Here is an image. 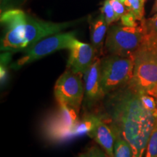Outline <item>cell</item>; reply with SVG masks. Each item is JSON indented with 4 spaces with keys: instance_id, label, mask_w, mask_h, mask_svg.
Instances as JSON below:
<instances>
[{
    "instance_id": "obj_1",
    "label": "cell",
    "mask_w": 157,
    "mask_h": 157,
    "mask_svg": "<svg viewBox=\"0 0 157 157\" xmlns=\"http://www.w3.org/2000/svg\"><path fill=\"white\" fill-rule=\"evenodd\" d=\"M130 145L132 157H143L156 118L143 105L139 92L130 84L105 95L104 114L100 116Z\"/></svg>"
},
{
    "instance_id": "obj_2",
    "label": "cell",
    "mask_w": 157,
    "mask_h": 157,
    "mask_svg": "<svg viewBox=\"0 0 157 157\" xmlns=\"http://www.w3.org/2000/svg\"><path fill=\"white\" fill-rule=\"evenodd\" d=\"M80 21L54 23L36 18L18 9L10 10L1 15L5 33L1 42V50H25L42 39L61 32Z\"/></svg>"
},
{
    "instance_id": "obj_3",
    "label": "cell",
    "mask_w": 157,
    "mask_h": 157,
    "mask_svg": "<svg viewBox=\"0 0 157 157\" xmlns=\"http://www.w3.org/2000/svg\"><path fill=\"white\" fill-rule=\"evenodd\" d=\"M132 57L134 69L129 84L139 93L151 95L157 87V44L145 38Z\"/></svg>"
},
{
    "instance_id": "obj_4",
    "label": "cell",
    "mask_w": 157,
    "mask_h": 157,
    "mask_svg": "<svg viewBox=\"0 0 157 157\" xmlns=\"http://www.w3.org/2000/svg\"><path fill=\"white\" fill-rule=\"evenodd\" d=\"M145 21L137 26H126L121 23L111 25L105 41V50L109 54L129 57L141 46L146 38Z\"/></svg>"
},
{
    "instance_id": "obj_5",
    "label": "cell",
    "mask_w": 157,
    "mask_h": 157,
    "mask_svg": "<svg viewBox=\"0 0 157 157\" xmlns=\"http://www.w3.org/2000/svg\"><path fill=\"white\" fill-rule=\"evenodd\" d=\"M133 57L109 54L101 59V85L105 95L130 83L133 76Z\"/></svg>"
},
{
    "instance_id": "obj_6",
    "label": "cell",
    "mask_w": 157,
    "mask_h": 157,
    "mask_svg": "<svg viewBox=\"0 0 157 157\" xmlns=\"http://www.w3.org/2000/svg\"><path fill=\"white\" fill-rule=\"evenodd\" d=\"M75 31L58 33L42 39L30 48L25 49L24 55L16 62L11 65L14 70L20 69L25 65L36 61L56 51L63 49H69L76 39Z\"/></svg>"
},
{
    "instance_id": "obj_7",
    "label": "cell",
    "mask_w": 157,
    "mask_h": 157,
    "mask_svg": "<svg viewBox=\"0 0 157 157\" xmlns=\"http://www.w3.org/2000/svg\"><path fill=\"white\" fill-rule=\"evenodd\" d=\"M78 114L73 108L59 104L58 111L45 121V135L49 140L55 142L66 141L75 137L74 129L79 121Z\"/></svg>"
},
{
    "instance_id": "obj_8",
    "label": "cell",
    "mask_w": 157,
    "mask_h": 157,
    "mask_svg": "<svg viewBox=\"0 0 157 157\" xmlns=\"http://www.w3.org/2000/svg\"><path fill=\"white\" fill-rule=\"evenodd\" d=\"M81 75L66 69L57 80L55 96L60 105L73 108L78 113L84 97V87Z\"/></svg>"
},
{
    "instance_id": "obj_9",
    "label": "cell",
    "mask_w": 157,
    "mask_h": 157,
    "mask_svg": "<svg viewBox=\"0 0 157 157\" xmlns=\"http://www.w3.org/2000/svg\"><path fill=\"white\" fill-rule=\"evenodd\" d=\"M67 61V69L74 74L84 76L85 72L97 58L91 44L78 41L76 38L72 42Z\"/></svg>"
},
{
    "instance_id": "obj_10",
    "label": "cell",
    "mask_w": 157,
    "mask_h": 157,
    "mask_svg": "<svg viewBox=\"0 0 157 157\" xmlns=\"http://www.w3.org/2000/svg\"><path fill=\"white\" fill-rule=\"evenodd\" d=\"M101 61L97 57L84 74V103L88 108L95 106L105 97L101 85Z\"/></svg>"
},
{
    "instance_id": "obj_11",
    "label": "cell",
    "mask_w": 157,
    "mask_h": 157,
    "mask_svg": "<svg viewBox=\"0 0 157 157\" xmlns=\"http://www.w3.org/2000/svg\"><path fill=\"white\" fill-rule=\"evenodd\" d=\"M87 135L100 145L108 156L113 157L115 134L109 124H107L100 116H97L95 125Z\"/></svg>"
},
{
    "instance_id": "obj_12",
    "label": "cell",
    "mask_w": 157,
    "mask_h": 157,
    "mask_svg": "<svg viewBox=\"0 0 157 157\" xmlns=\"http://www.w3.org/2000/svg\"><path fill=\"white\" fill-rule=\"evenodd\" d=\"M108 26L109 25L102 13L90 21V44L94 48L97 57L101 55L103 50L105 37L108 32Z\"/></svg>"
},
{
    "instance_id": "obj_13",
    "label": "cell",
    "mask_w": 157,
    "mask_h": 157,
    "mask_svg": "<svg viewBox=\"0 0 157 157\" xmlns=\"http://www.w3.org/2000/svg\"><path fill=\"white\" fill-rule=\"evenodd\" d=\"M128 10L132 13L138 21L144 18L145 2L146 0H122Z\"/></svg>"
},
{
    "instance_id": "obj_14",
    "label": "cell",
    "mask_w": 157,
    "mask_h": 157,
    "mask_svg": "<svg viewBox=\"0 0 157 157\" xmlns=\"http://www.w3.org/2000/svg\"><path fill=\"white\" fill-rule=\"evenodd\" d=\"M113 157H132L130 145L121 136H116Z\"/></svg>"
},
{
    "instance_id": "obj_15",
    "label": "cell",
    "mask_w": 157,
    "mask_h": 157,
    "mask_svg": "<svg viewBox=\"0 0 157 157\" xmlns=\"http://www.w3.org/2000/svg\"><path fill=\"white\" fill-rule=\"evenodd\" d=\"M146 27V38L150 42L157 44V13L154 17L145 21Z\"/></svg>"
},
{
    "instance_id": "obj_16",
    "label": "cell",
    "mask_w": 157,
    "mask_h": 157,
    "mask_svg": "<svg viewBox=\"0 0 157 157\" xmlns=\"http://www.w3.org/2000/svg\"><path fill=\"white\" fill-rule=\"evenodd\" d=\"M101 11L103 16L105 17V21H106L109 25H112L113 23L117 22L119 20L109 0H105L103 2V5L101 8Z\"/></svg>"
},
{
    "instance_id": "obj_17",
    "label": "cell",
    "mask_w": 157,
    "mask_h": 157,
    "mask_svg": "<svg viewBox=\"0 0 157 157\" xmlns=\"http://www.w3.org/2000/svg\"><path fill=\"white\" fill-rule=\"evenodd\" d=\"M144 157H157V119L149 138Z\"/></svg>"
},
{
    "instance_id": "obj_18",
    "label": "cell",
    "mask_w": 157,
    "mask_h": 157,
    "mask_svg": "<svg viewBox=\"0 0 157 157\" xmlns=\"http://www.w3.org/2000/svg\"><path fill=\"white\" fill-rule=\"evenodd\" d=\"M140 98L144 107L148 111L151 112L157 119V103L154 96L148 93H139Z\"/></svg>"
},
{
    "instance_id": "obj_19",
    "label": "cell",
    "mask_w": 157,
    "mask_h": 157,
    "mask_svg": "<svg viewBox=\"0 0 157 157\" xmlns=\"http://www.w3.org/2000/svg\"><path fill=\"white\" fill-rule=\"evenodd\" d=\"M109 1L111 6H112L113 9L114 10L116 14H117L119 20L123 15H124L128 12H129L128 9L126 7V6L124 5L122 0H109Z\"/></svg>"
},
{
    "instance_id": "obj_20",
    "label": "cell",
    "mask_w": 157,
    "mask_h": 157,
    "mask_svg": "<svg viewBox=\"0 0 157 157\" xmlns=\"http://www.w3.org/2000/svg\"><path fill=\"white\" fill-rule=\"evenodd\" d=\"M78 157H108V156L99 147L93 146L78 155Z\"/></svg>"
},
{
    "instance_id": "obj_21",
    "label": "cell",
    "mask_w": 157,
    "mask_h": 157,
    "mask_svg": "<svg viewBox=\"0 0 157 157\" xmlns=\"http://www.w3.org/2000/svg\"><path fill=\"white\" fill-rule=\"evenodd\" d=\"M120 23L124 25H126V26L135 27L140 24V21H137L132 13L128 12L127 14L123 15L121 17Z\"/></svg>"
},
{
    "instance_id": "obj_22",
    "label": "cell",
    "mask_w": 157,
    "mask_h": 157,
    "mask_svg": "<svg viewBox=\"0 0 157 157\" xmlns=\"http://www.w3.org/2000/svg\"><path fill=\"white\" fill-rule=\"evenodd\" d=\"M154 13H157V0H156V2H155L151 10V14H154Z\"/></svg>"
},
{
    "instance_id": "obj_23",
    "label": "cell",
    "mask_w": 157,
    "mask_h": 157,
    "mask_svg": "<svg viewBox=\"0 0 157 157\" xmlns=\"http://www.w3.org/2000/svg\"><path fill=\"white\" fill-rule=\"evenodd\" d=\"M151 95H152L153 96H154V98H156V103H157V87L155 88L154 91L152 92L151 94Z\"/></svg>"
},
{
    "instance_id": "obj_24",
    "label": "cell",
    "mask_w": 157,
    "mask_h": 157,
    "mask_svg": "<svg viewBox=\"0 0 157 157\" xmlns=\"http://www.w3.org/2000/svg\"></svg>"
}]
</instances>
